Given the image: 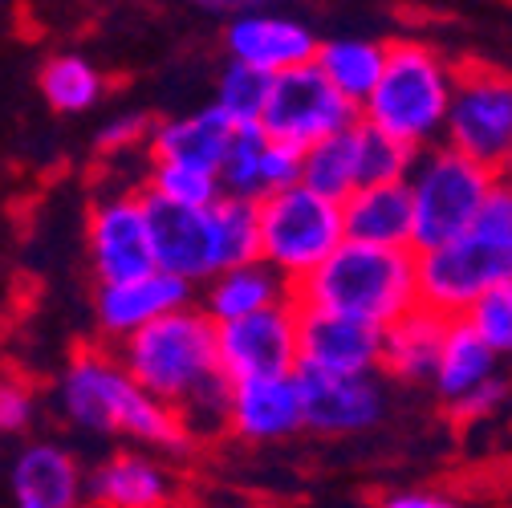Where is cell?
I'll use <instances>...</instances> for the list:
<instances>
[{"mask_svg": "<svg viewBox=\"0 0 512 508\" xmlns=\"http://www.w3.org/2000/svg\"><path fill=\"white\" fill-rule=\"evenodd\" d=\"M447 317L431 313L427 305L411 309L395 326L382 330V378L403 387H431L447 342Z\"/></svg>", "mask_w": 512, "mask_h": 508, "instance_id": "23", "label": "cell"}, {"mask_svg": "<svg viewBox=\"0 0 512 508\" xmlns=\"http://www.w3.org/2000/svg\"><path fill=\"white\" fill-rule=\"evenodd\" d=\"M301 171H305V155L273 143L261 131V122H252V126H236L228 159L220 167V187H224V196L261 204V200L285 192V187H297Z\"/></svg>", "mask_w": 512, "mask_h": 508, "instance_id": "19", "label": "cell"}, {"mask_svg": "<svg viewBox=\"0 0 512 508\" xmlns=\"http://www.w3.org/2000/svg\"><path fill=\"white\" fill-rule=\"evenodd\" d=\"M362 118L358 106H350L317 66H301L289 70L281 78H273L265 114H261V131L293 151H313L317 143H326L334 135H342L346 126H354Z\"/></svg>", "mask_w": 512, "mask_h": 508, "instance_id": "10", "label": "cell"}, {"mask_svg": "<svg viewBox=\"0 0 512 508\" xmlns=\"http://www.w3.org/2000/svg\"><path fill=\"white\" fill-rule=\"evenodd\" d=\"M460 66L427 37H395L387 49L374 94L362 106V122L395 139L411 155L443 143L447 114H452Z\"/></svg>", "mask_w": 512, "mask_h": 508, "instance_id": "2", "label": "cell"}, {"mask_svg": "<svg viewBox=\"0 0 512 508\" xmlns=\"http://www.w3.org/2000/svg\"><path fill=\"white\" fill-rule=\"evenodd\" d=\"M512 281V179H500L468 232L419 252V297L431 313L456 322L488 289Z\"/></svg>", "mask_w": 512, "mask_h": 508, "instance_id": "4", "label": "cell"}, {"mask_svg": "<svg viewBox=\"0 0 512 508\" xmlns=\"http://www.w3.org/2000/svg\"><path fill=\"white\" fill-rule=\"evenodd\" d=\"M86 257L94 281H126L155 269L151 248V208L143 187L114 183L86 208Z\"/></svg>", "mask_w": 512, "mask_h": 508, "instance_id": "9", "label": "cell"}, {"mask_svg": "<svg viewBox=\"0 0 512 508\" xmlns=\"http://www.w3.org/2000/svg\"><path fill=\"white\" fill-rule=\"evenodd\" d=\"M431 391L447 407V415L460 423L492 419L508 403V378L500 370V358L484 346V338L464 317L447 326V342H443V358H439Z\"/></svg>", "mask_w": 512, "mask_h": 508, "instance_id": "11", "label": "cell"}, {"mask_svg": "<svg viewBox=\"0 0 512 508\" xmlns=\"http://www.w3.org/2000/svg\"><path fill=\"white\" fill-rule=\"evenodd\" d=\"M216 338H220V370L232 383L293 374L301 362V305L293 297L265 313L224 322L216 326Z\"/></svg>", "mask_w": 512, "mask_h": 508, "instance_id": "12", "label": "cell"}, {"mask_svg": "<svg viewBox=\"0 0 512 508\" xmlns=\"http://www.w3.org/2000/svg\"><path fill=\"white\" fill-rule=\"evenodd\" d=\"M37 419V391L25 374L0 370V435H25Z\"/></svg>", "mask_w": 512, "mask_h": 508, "instance_id": "32", "label": "cell"}, {"mask_svg": "<svg viewBox=\"0 0 512 508\" xmlns=\"http://www.w3.org/2000/svg\"><path fill=\"white\" fill-rule=\"evenodd\" d=\"M269 90H273V78L256 74L248 66H236V61H228V66L220 70L216 78V106L236 122V126H252L261 122L265 114V102H269Z\"/></svg>", "mask_w": 512, "mask_h": 508, "instance_id": "30", "label": "cell"}, {"mask_svg": "<svg viewBox=\"0 0 512 508\" xmlns=\"http://www.w3.org/2000/svg\"><path fill=\"white\" fill-rule=\"evenodd\" d=\"M293 297H297V289L273 265L248 261V265L224 269L212 281H204L196 305L212 317L216 326H224V322H240V317H252V313H265L273 305H285Z\"/></svg>", "mask_w": 512, "mask_h": 508, "instance_id": "24", "label": "cell"}, {"mask_svg": "<svg viewBox=\"0 0 512 508\" xmlns=\"http://www.w3.org/2000/svg\"><path fill=\"white\" fill-rule=\"evenodd\" d=\"M191 5H200L208 13H232V17H240V13H256V9H273V0H191Z\"/></svg>", "mask_w": 512, "mask_h": 508, "instance_id": "35", "label": "cell"}, {"mask_svg": "<svg viewBox=\"0 0 512 508\" xmlns=\"http://www.w3.org/2000/svg\"><path fill=\"white\" fill-rule=\"evenodd\" d=\"M232 135H236V122L216 102H208L200 110L159 118L147 139V159L151 163H183V167H200L208 175H220Z\"/></svg>", "mask_w": 512, "mask_h": 508, "instance_id": "22", "label": "cell"}, {"mask_svg": "<svg viewBox=\"0 0 512 508\" xmlns=\"http://www.w3.org/2000/svg\"><path fill=\"white\" fill-rule=\"evenodd\" d=\"M305 431V399L301 378L269 374V378H244L232 383V431L240 443H285Z\"/></svg>", "mask_w": 512, "mask_h": 508, "instance_id": "20", "label": "cell"}, {"mask_svg": "<svg viewBox=\"0 0 512 508\" xmlns=\"http://www.w3.org/2000/svg\"><path fill=\"white\" fill-rule=\"evenodd\" d=\"M504 179H512V155H508V163H504Z\"/></svg>", "mask_w": 512, "mask_h": 508, "instance_id": "36", "label": "cell"}, {"mask_svg": "<svg viewBox=\"0 0 512 508\" xmlns=\"http://www.w3.org/2000/svg\"><path fill=\"white\" fill-rule=\"evenodd\" d=\"M301 183H309L313 192H322L330 200H350L354 192L366 187V122L358 118L354 126H346L342 135L317 143L313 151H305V171Z\"/></svg>", "mask_w": 512, "mask_h": 508, "instance_id": "27", "label": "cell"}, {"mask_svg": "<svg viewBox=\"0 0 512 508\" xmlns=\"http://www.w3.org/2000/svg\"><path fill=\"white\" fill-rule=\"evenodd\" d=\"M504 175L452 151L447 143L419 151L411 171H407V187H411V208H415V252H431L447 240H456L460 232H468L476 224V216L484 212V204L492 200L496 183Z\"/></svg>", "mask_w": 512, "mask_h": 508, "instance_id": "6", "label": "cell"}, {"mask_svg": "<svg viewBox=\"0 0 512 508\" xmlns=\"http://www.w3.org/2000/svg\"><path fill=\"white\" fill-rule=\"evenodd\" d=\"M53 415L94 439H126V448L183 456L196 448L183 415L147 395L114 346H78L53 378Z\"/></svg>", "mask_w": 512, "mask_h": 508, "instance_id": "1", "label": "cell"}, {"mask_svg": "<svg viewBox=\"0 0 512 508\" xmlns=\"http://www.w3.org/2000/svg\"><path fill=\"white\" fill-rule=\"evenodd\" d=\"M342 212H346V240L382 244V248H411L415 240V208L407 179L362 187L342 204Z\"/></svg>", "mask_w": 512, "mask_h": 508, "instance_id": "25", "label": "cell"}, {"mask_svg": "<svg viewBox=\"0 0 512 508\" xmlns=\"http://www.w3.org/2000/svg\"><path fill=\"white\" fill-rule=\"evenodd\" d=\"M317 45H322V37H317L301 17L277 13V9L240 13L224 29L228 61L248 66L256 74H265V78H281L289 70L313 66Z\"/></svg>", "mask_w": 512, "mask_h": 508, "instance_id": "15", "label": "cell"}, {"mask_svg": "<svg viewBox=\"0 0 512 508\" xmlns=\"http://www.w3.org/2000/svg\"><path fill=\"white\" fill-rule=\"evenodd\" d=\"M196 305V285H187L163 269L126 277V281H106L94 289V326L102 334V346H122L139 330L155 326L159 317Z\"/></svg>", "mask_w": 512, "mask_h": 508, "instance_id": "14", "label": "cell"}, {"mask_svg": "<svg viewBox=\"0 0 512 508\" xmlns=\"http://www.w3.org/2000/svg\"><path fill=\"white\" fill-rule=\"evenodd\" d=\"M151 126L147 118L139 114H114L102 122V131H98V151L106 159H143L147 155V139H151Z\"/></svg>", "mask_w": 512, "mask_h": 508, "instance_id": "33", "label": "cell"}, {"mask_svg": "<svg viewBox=\"0 0 512 508\" xmlns=\"http://www.w3.org/2000/svg\"><path fill=\"white\" fill-rule=\"evenodd\" d=\"M114 350L126 362V370L135 374V383L175 411H183L200 391L228 378L220 370L216 322L200 305H183L159 317L155 326L139 330Z\"/></svg>", "mask_w": 512, "mask_h": 508, "instance_id": "5", "label": "cell"}, {"mask_svg": "<svg viewBox=\"0 0 512 508\" xmlns=\"http://www.w3.org/2000/svg\"><path fill=\"white\" fill-rule=\"evenodd\" d=\"M346 244L342 200L313 192L309 183L261 200V261L273 265L293 289L322 269Z\"/></svg>", "mask_w": 512, "mask_h": 508, "instance_id": "7", "label": "cell"}, {"mask_svg": "<svg viewBox=\"0 0 512 508\" xmlns=\"http://www.w3.org/2000/svg\"><path fill=\"white\" fill-rule=\"evenodd\" d=\"M151 208V248H155V269L204 285L220 273L216 261V232H212V208L191 212V208H171L147 196Z\"/></svg>", "mask_w": 512, "mask_h": 508, "instance_id": "21", "label": "cell"}, {"mask_svg": "<svg viewBox=\"0 0 512 508\" xmlns=\"http://www.w3.org/2000/svg\"><path fill=\"white\" fill-rule=\"evenodd\" d=\"M37 86L57 114H90L106 98V74L86 53H53L37 74Z\"/></svg>", "mask_w": 512, "mask_h": 508, "instance_id": "28", "label": "cell"}, {"mask_svg": "<svg viewBox=\"0 0 512 508\" xmlns=\"http://www.w3.org/2000/svg\"><path fill=\"white\" fill-rule=\"evenodd\" d=\"M143 196L171 204V208H191V212H204L212 208L224 187L220 175H208L200 167H183V163H147L143 171Z\"/></svg>", "mask_w": 512, "mask_h": 508, "instance_id": "29", "label": "cell"}, {"mask_svg": "<svg viewBox=\"0 0 512 508\" xmlns=\"http://www.w3.org/2000/svg\"><path fill=\"white\" fill-rule=\"evenodd\" d=\"M90 468L74 448L57 439H29L9 460V504L13 508H82Z\"/></svg>", "mask_w": 512, "mask_h": 508, "instance_id": "16", "label": "cell"}, {"mask_svg": "<svg viewBox=\"0 0 512 508\" xmlns=\"http://www.w3.org/2000/svg\"><path fill=\"white\" fill-rule=\"evenodd\" d=\"M179 496V472L171 456L118 448L90 468L86 500L94 508H171Z\"/></svg>", "mask_w": 512, "mask_h": 508, "instance_id": "17", "label": "cell"}, {"mask_svg": "<svg viewBox=\"0 0 512 508\" xmlns=\"http://www.w3.org/2000/svg\"><path fill=\"white\" fill-rule=\"evenodd\" d=\"M387 49L391 41L378 37H362V33H342V37H326L317 45L313 66L322 70V78L350 102V106H366V98L374 94L382 70H387Z\"/></svg>", "mask_w": 512, "mask_h": 508, "instance_id": "26", "label": "cell"}, {"mask_svg": "<svg viewBox=\"0 0 512 508\" xmlns=\"http://www.w3.org/2000/svg\"><path fill=\"white\" fill-rule=\"evenodd\" d=\"M378 508H464V504L439 488H391L378 496Z\"/></svg>", "mask_w": 512, "mask_h": 508, "instance_id": "34", "label": "cell"}, {"mask_svg": "<svg viewBox=\"0 0 512 508\" xmlns=\"http://www.w3.org/2000/svg\"><path fill=\"white\" fill-rule=\"evenodd\" d=\"M301 309H326L354 322L387 330L423 305L419 297V252L346 240L334 257L297 285Z\"/></svg>", "mask_w": 512, "mask_h": 508, "instance_id": "3", "label": "cell"}, {"mask_svg": "<svg viewBox=\"0 0 512 508\" xmlns=\"http://www.w3.org/2000/svg\"><path fill=\"white\" fill-rule=\"evenodd\" d=\"M443 143L504 175L512 155V70L464 61Z\"/></svg>", "mask_w": 512, "mask_h": 508, "instance_id": "8", "label": "cell"}, {"mask_svg": "<svg viewBox=\"0 0 512 508\" xmlns=\"http://www.w3.org/2000/svg\"><path fill=\"white\" fill-rule=\"evenodd\" d=\"M464 322L484 338V346L504 362L512 358V281L488 289L468 313H464Z\"/></svg>", "mask_w": 512, "mask_h": 508, "instance_id": "31", "label": "cell"}, {"mask_svg": "<svg viewBox=\"0 0 512 508\" xmlns=\"http://www.w3.org/2000/svg\"><path fill=\"white\" fill-rule=\"evenodd\" d=\"M317 374H382V330L326 309H301V362Z\"/></svg>", "mask_w": 512, "mask_h": 508, "instance_id": "18", "label": "cell"}, {"mask_svg": "<svg viewBox=\"0 0 512 508\" xmlns=\"http://www.w3.org/2000/svg\"><path fill=\"white\" fill-rule=\"evenodd\" d=\"M301 399H305V431L313 435H362L374 431L391 411L387 378L382 374H317L297 370Z\"/></svg>", "mask_w": 512, "mask_h": 508, "instance_id": "13", "label": "cell"}]
</instances>
